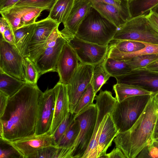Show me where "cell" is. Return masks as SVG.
<instances>
[{
  "mask_svg": "<svg viewBox=\"0 0 158 158\" xmlns=\"http://www.w3.org/2000/svg\"><path fill=\"white\" fill-rule=\"evenodd\" d=\"M43 93L37 85L26 83L9 97L0 117L4 129L2 139L10 142L35 135L38 105Z\"/></svg>",
  "mask_w": 158,
  "mask_h": 158,
  "instance_id": "cell-1",
  "label": "cell"
},
{
  "mask_svg": "<svg viewBox=\"0 0 158 158\" xmlns=\"http://www.w3.org/2000/svg\"><path fill=\"white\" fill-rule=\"evenodd\" d=\"M158 117V103L152 94L143 111L128 130L119 133L113 140L125 158H136L144 148L153 145Z\"/></svg>",
  "mask_w": 158,
  "mask_h": 158,
  "instance_id": "cell-2",
  "label": "cell"
},
{
  "mask_svg": "<svg viewBox=\"0 0 158 158\" xmlns=\"http://www.w3.org/2000/svg\"><path fill=\"white\" fill-rule=\"evenodd\" d=\"M118 29L92 6L75 36L89 42L109 45Z\"/></svg>",
  "mask_w": 158,
  "mask_h": 158,
  "instance_id": "cell-3",
  "label": "cell"
},
{
  "mask_svg": "<svg viewBox=\"0 0 158 158\" xmlns=\"http://www.w3.org/2000/svg\"><path fill=\"white\" fill-rule=\"evenodd\" d=\"M151 94L130 97L120 102H116L110 115L119 133L128 130L132 126L144 109Z\"/></svg>",
  "mask_w": 158,
  "mask_h": 158,
  "instance_id": "cell-4",
  "label": "cell"
},
{
  "mask_svg": "<svg viewBox=\"0 0 158 158\" xmlns=\"http://www.w3.org/2000/svg\"><path fill=\"white\" fill-rule=\"evenodd\" d=\"M135 40L158 45V31L146 15L131 18L118 29L112 40Z\"/></svg>",
  "mask_w": 158,
  "mask_h": 158,
  "instance_id": "cell-5",
  "label": "cell"
},
{
  "mask_svg": "<svg viewBox=\"0 0 158 158\" xmlns=\"http://www.w3.org/2000/svg\"><path fill=\"white\" fill-rule=\"evenodd\" d=\"M98 114L96 104L89 105L77 114L74 118L79 122L80 129L73 147L66 149L67 158H82L91 139Z\"/></svg>",
  "mask_w": 158,
  "mask_h": 158,
  "instance_id": "cell-6",
  "label": "cell"
},
{
  "mask_svg": "<svg viewBox=\"0 0 158 158\" xmlns=\"http://www.w3.org/2000/svg\"><path fill=\"white\" fill-rule=\"evenodd\" d=\"M68 33L63 29L56 27L48 39V44L44 52L33 62L40 76L51 72H56L57 61L64 44L67 41Z\"/></svg>",
  "mask_w": 158,
  "mask_h": 158,
  "instance_id": "cell-7",
  "label": "cell"
},
{
  "mask_svg": "<svg viewBox=\"0 0 158 158\" xmlns=\"http://www.w3.org/2000/svg\"><path fill=\"white\" fill-rule=\"evenodd\" d=\"M94 99L98 114L94 130L90 143L82 158H97L98 139L104 124L110 113L112 112L117 101L111 92L100 89Z\"/></svg>",
  "mask_w": 158,
  "mask_h": 158,
  "instance_id": "cell-8",
  "label": "cell"
},
{
  "mask_svg": "<svg viewBox=\"0 0 158 158\" xmlns=\"http://www.w3.org/2000/svg\"><path fill=\"white\" fill-rule=\"evenodd\" d=\"M24 57L16 45L0 40V70L20 80L25 81Z\"/></svg>",
  "mask_w": 158,
  "mask_h": 158,
  "instance_id": "cell-9",
  "label": "cell"
},
{
  "mask_svg": "<svg viewBox=\"0 0 158 158\" xmlns=\"http://www.w3.org/2000/svg\"><path fill=\"white\" fill-rule=\"evenodd\" d=\"M69 44L76 52L79 62L95 66L102 63L107 57L109 45H101L81 40L75 36L69 37Z\"/></svg>",
  "mask_w": 158,
  "mask_h": 158,
  "instance_id": "cell-10",
  "label": "cell"
},
{
  "mask_svg": "<svg viewBox=\"0 0 158 158\" xmlns=\"http://www.w3.org/2000/svg\"><path fill=\"white\" fill-rule=\"evenodd\" d=\"M94 67L80 62L77 70L67 85L70 112L73 113L80 98L91 82Z\"/></svg>",
  "mask_w": 158,
  "mask_h": 158,
  "instance_id": "cell-11",
  "label": "cell"
},
{
  "mask_svg": "<svg viewBox=\"0 0 158 158\" xmlns=\"http://www.w3.org/2000/svg\"><path fill=\"white\" fill-rule=\"evenodd\" d=\"M56 98L53 88L48 89L43 93L38 105L35 135L49 134L53 119Z\"/></svg>",
  "mask_w": 158,
  "mask_h": 158,
  "instance_id": "cell-12",
  "label": "cell"
},
{
  "mask_svg": "<svg viewBox=\"0 0 158 158\" xmlns=\"http://www.w3.org/2000/svg\"><path fill=\"white\" fill-rule=\"evenodd\" d=\"M115 78L117 83L137 86L153 94L158 92V72L145 68L132 70Z\"/></svg>",
  "mask_w": 158,
  "mask_h": 158,
  "instance_id": "cell-13",
  "label": "cell"
},
{
  "mask_svg": "<svg viewBox=\"0 0 158 158\" xmlns=\"http://www.w3.org/2000/svg\"><path fill=\"white\" fill-rule=\"evenodd\" d=\"M8 142L18 151L23 158H29L39 150L47 146L57 147L53 136L49 133L35 135Z\"/></svg>",
  "mask_w": 158,
  "mask_h": 158,
  "instance_id": "cell-14",
  "label": "cell"
},
{
  "mask_svg": "<svg viewBox=\"0 0 158 158\" xmlns=\"http://www.w3.org/2000/svg\"><path fill=\"white\" fill-rule=\"evenodd\" d=\"M80 63L76 52L67 41L63 47L57 62L56 72L59 77L58 82L67 85Z\"/></svg>",
  "mask_w": 158,
  "mask_h": 158,
  "instance_id": "cell-15",
  "label": "cell"
},
{
  "mask_svg": "<svg viewBox=\"0 0 158 158\" xmlns=\"http://www.w3.org/2000/svg\"><path fill=\"white\" fill-rule=\"evenodd\" d=\"M53 88L56 98L53 119L49 132L51 135L70 112L67 85L58 82Z\"/></svg>",
  "mask_w": 158,
  "mask_h": 158,
  "instance_id": "cell-16",
  "label": "cell"
},
{
  "mask_svg": "<svg viewBox=\"0 0 158 158\" xmlns=\"http://www.w3.org/2000/svg\"><path fill=\"white\" fill-rule=\"evenodd\" d=\"M92 6L90 0H75L73 8L63 24L69 33L75 36Z\"/></svg>",
  "mask_w": 158,
  "mask_h": 158,
  "instance_id": "cell-17",
  "label": "cell"
},
{
  "mask_svg": "<svg viewBox=\"0 0 158 158\" xmlns=\"http://www.w3.org/2000/svg\"><path fill=\"white\" fill-rule=\"evenodd\" d=\"M110 113L100 135L97 147V158H107L106 151L119 133Z\"/></svg>",
  "mask_w": 158,
  "mask_h": 158,
  "instance_id": "cell-18",
  "label": "cell"
},
{
  "mask_svg": "<svg viewBox=\"0 0 158 158\" xmlns=\"http://www.w3.org/2000/svg\"><path fill=\"white\" fill-rule=\"evenodd\" d=\"M60 23L48 16L36 22V26L32 36L28 43L29 49L46 41L54 29Z\"/></svg>",
  "mask_w": 158,
  "mask_h": 158,
  "instance_id": "cell-19",
  "label": "cell"
},
{
  "mask_svg": "<svg viewBox=\"0 0 158 158\" xmlns=\"http://www.w3.org/2000/svg\"><path fill=\"white\" fill-rule=\"evenodd\" d=\"M92 7L119 29L126 21L120 11L111 5L102 2L92 3Z\"/></svg>",
  "mask_w": 158,
  "mask_h": 158,
  "instance_id": "cell-20",
  "label": "cell"
},
{
  "mask_svg": "<svg viewBox=\"0 0 158 158\" xmlns=\"http://www.w3.org/2000/svg\"><path fill=\"white\" fill-rule=\"evenodd\" d=\"M35 26L36 22L23 26L13 31L15 45L24 57L27 56L28 45L33 35Z\"/></svg>",
  "mask_w": 158,
  "mask_h": 158,
  "instance_id": "cell-21",
  "label": "cell"
},
{
  "mask_svg": "<svg viewBox=\"0 0 158 158\" xmlns=\"http://www.w3.org/2000/svg\"><path fill=\"white\" fill-rule=\"evenodd\" d=\"M75 0H56L48 16L60 24L65 22L73 6Z\"/></svg>",
  "mask_w": 158,
  "mask_h": 158,
  "instance_id": "cell-22",
  "label": "cell"
},
{
  "mask_svg": "<svg viewBox=\"0 0 158 158\" xmlns=\"http://www.w3.org/2000/svg\"><path fill=\"white\" fill-rule=\"evenodd\" d=\"M26 83L0 70V92L9 97L17 93Z\"/></svg>",
  "mask_w": 158,
  "mask_h": 158,
  "instance_id": "cell-23",
  "label": "cell"
},
{
  "mask_svg": "<svg viewBox=\"0 0 158 158\" xmlns=\"http://www.w3.org/2000/svg\"><path fill=\"white\" fill-rule=\"evenodd\" d=\"M113 89L119 102L130 97L153 94L139 86L124 83H117L113 85Z\"/></svg>",
  "mask_w": 158,
  "mask_h": 158,
  "instance_id": "cell-24",
  "label": "cell"
},
{
  "mask_svg": "<svg viewBox=\"0 0 158 158\" xmlns=\"http://www.w3.org/2000/svg\"><path fill=\"white\" fill-rule=\"evenodd\" d=\"M102 64L107 72L115 78L126 74L132 70L125 61L111 57H106Z\"/></svg>",
  "mask_w": 158,
  "mask_h": 158,
  "instance_id": "cell-25",
  "label": "cell"
},
{
  "mask_svg": "<svg viewBox=\"0 0 158 158\" xmlns=\"http://www.w3.org/2000/svg\"><path fill=\"white\" fill-rule=\"evenodd\" d=\"M145 43L146 45L145 48L137 52L131 53H122L108 48L107 57L118 60L126 61L137 56L158 54V45Z\"/></svg>",
  "mask_w": 158,
  "mask_h": 158,
  "instance_id": "cell-26",
  "label": "cell"
},
{
  "mask_svg": "<svg viewBox=\"0 0 158 158\" xmlns=\"http://www.w3.org/2000/svg\"><path fill=\"white\" fill-rule=\"evenodd\" d=\"M27 6H13L0 10V13L8 22L13 32L22 27V17L27 9Z\"/></svg>",
  "mask_w": 158,
  "mask_h": 158,
  "instance_id": "cell-27",
  "label": "cell"
},
{
  "mask_svg": "<svg viewBox=\"0 0 158 158\" xmlns=\"http://www.w3.org/2000/svg\"><path fill=\"white\" fill-rule=\"evenodd\" d=\"M128 4L132 18L147 14L158 5V0H129Z\"/></svg>",
  "mask_w": 158,
  "mask_h": 158,
  "instance_id": "cell-28",
  "label": "cell"
},
{
  "mask_svg": "<svg viewBox=\"0 0 158 158\" xmlns=\"http://www.w3.org/2000/svg\"><path fill=\"white\" fill-rule=\"evenodd\" d=\"M110 43L109 49L124 53L137 52L146 46L144 43L132 40H112Z\"/></svg>",
  "mask_w": 158,
  "mask_h": 158,
  "instance_id": "cell-29",
  "label": "cell"
},
{
  "mask_svg": "<svg viewBox=\"0 0 158 158\" xmlns=\"http://www.w3.org/2000/svg\"><path fill=\"white\" fill-rule=\"evenodd\" d=\"M80 129V123L74 118L73 121L57 144V147L67 149L71 148L75 143Z\"/></svg>",
  "mask_w": 158,
  "mask_h": 158,
  "instance_id": "cell-30",
  "label": "cell"
},
{
  "mask_svg": "<svg viewBox=\"0 0 158 158\" xmlns=\"http://www.w3.org/2000/svg\"><path fill=\"white\" fill-rule=\"evenodd\" d=\"M110 77L104 68L102 62L94 66L91 83L96 95Z\"/></svg>",
  "mask_w": 158,
  "mask_h": 158,
  "instance_id": "cell-31",
  "label": "cell"
},
{
  "mask_svg": "<svg viewBox=\"0 0 158 158\" xmlns=\"http://www.w3.org/2000/svg\"><path fill=\"white\" fill-rule=\"evenodd\" d=\"M24 69L26 82L37 85L40 76L39 72L34 62L27 56L24 57Z\"/></svg>",
  "mask_w": 158,
  "mask_h": 158,
  "instance_id": "cell-32",
  "label": "cell"
},
{
  "mask_svg": "<svg viewBox=\"0 0 158 158\" xmlns=\"http://www.w3.org/2000/svg\"><path fill=\"white\" fill-rule=\"evenodd\" d=\"M96 95L91 82L80 98L73 113L77 114L88 106L93 104Z\"/></svg>",
  "mask_w": 158,
  "mask_h": 158,
  "instance_id": "cell-33",
  "label": "cell"
},
{
  "mask_svg": "<svg viewBox=\"0 0 158 158\" xmlns=\"http://www.w3.org/2000/svg\"><path fill=\"white\" fill-rule=\"evenodd\" d=\"M157 59L158 54H153L136 56L125 61L133 70L143 68Z\"/></svg>",
  "mask_w": 158,
  "mask_h": 158,
  "instance_id": "cell-34",
  "label": "cell"
},
{
  "mask_svg": "<svg viewBox=\"0 0 158 158\" xmlns=\"http://www.w3.org/2000/svg\"><path fill=\"white\" fill-rule=\"evenodd\" d=\"M92 3L102 2L113 6L120 12L126 21L131 18L129 9L128 1L127 0H90Z\"/></svg>",
  "mask_w": 158,
  "mask_h": 158,
  "instance_id": "cell-35",
  "label": "cell"
},
{
  "mask_svg": "<svg viewBox=\"0 0 158 158\" xmlns=\"http://www.w3.org/2000/svg\"><path fill=\"white\" fill-rule=\"evenodd\" d=\"M45 10H46L45 8L28 6L21 19L22 27L35 23L36 19L41 12Z\"/></svg>",
  "mask_w": 158,
  "mask_h": 158,
  "instance_id": "cell-36",
  "label": "cell"
},
{
  "mask_svg": "<svg viewBox=\"0 0 158 158\" xmlns=\"http://www.w3.org/2000/svg\"><path fill=\"white\" fill-rule=\"evenodd\" d=\"M0 158H23L8 141L0 138Z\"/></svg>",
  "mask_w": 158,
  "mask_h": 158,
  "instance_id": "cell-37",
  "label": "cell"
},
{
  "mask_svg": "<svg viewBox=\"0 0 158 158\" xmlns=\"http://www.w3.org/2000/svg\"><path fill=\"white\" fill-rule=\"evenodd\" d=\"M56 0H21L13 6H27L50 10Z\"/></svg>",
  "mask_w": 158,
  "mask_h": 158,
  "instance_id": "cell-38",
  "label": "cell"
},
{
  "mask_svg": "<svg viewBox=\"0 0 158 158\" xmlns=\"http://www.w3.org/2000/svg\"><path fill=\"white\" fill-rule=\"evenodd\" d=\"M75 115V114L69 112L52 135L57 145L73 121Z\"/></svg>",
  "mask_w": 158,
  "mask_h": 158,
  "instance_id": "cell-39",
  "label": "cell"
},
{
  "mask_svg": "<svg viewBox=\"0 0 158 158\" xmlns=\"http://www.w3.org/2000/svg\"><path fill=\"white\" fill-rule=\"evenodd\" d=\"M58 152V147L48 146L39 150L29 158H57Z\"/></svg>",
  "mask_w": 158,
  "mask_h": 158,
  "instance_id": "cell-40",
  "label": "cell"
},
{
  "mask_svg": "<svg viewBox=\"0 0 158 158\" xmlns=\"http://www.w3.org/2000/svg\"><path fill=\"white\" fill-rule=\"evenodd\" d=\"M1 36L7 42L15 45L13 32L9 24L2 35Z\"/></svg>",
  "mask_w": 158,
  "mask_h": 158,
  "instance_id": "cell-41",
  "label": "cell"
},
{
  "mask_svg": "<svg viewBox=\"0 0 158 158\" xmlns=\"http://www.w3.org/2000/svg\"><path fill=\"white\" fill-rule=\"evenodd\" d=\"M9 97L0 92V117L3 115L7 105Z\"/></svg>",
  "mask_w": 158,
  "mask_h": 158,
  "instance_id": "cell-42",
  "label": "cell"
},
{
  "mask_svg": "<svg viewBox=\"0 0 158 158\" xmlns=\"http://www.w3.org/2000/svg\"><path fill=\"white\" fill-rule=\"evenodd\" d=\"M21 0H0V10L13 7Z\"/></svg>",
  "mask_w": 158,
  "mask_h": 158,
  "instance_id": "cell-43",
  "label": "cell"
},
{
  "mask_svg": "<svg viewBox=\"0 0 158 158\" xmlns=\"http://www.w3.org/2000/svg\"><path fill=\"white\" fill-rule=\"evenodd\" d=\"M146 15L153 26L158 31V15L151 10Z\"/></svg>",
  "mask_w": 158,
  "mask_h": 158,
  "instance_id": "cell-44",
  "label": "cell"
},
{
  "mask_svg": "<svg viewBox=\"0 0 158 158\" xmlns=\"http://www.w3.org/2000/svg\"><path fill=\"white\" fill-rule=\"evenodd\" d=\"M107 158H125L124 154L118 147H115L111 151L106 153Z\"/></svg>",
  "mask_w": 158,
  "mask_h": 158,
  "instance_id": "cell-45",
  "label": "cell"
},
{
  "mask_svg": "<svg viewBox=\"0 0 158 158\" xmlns=\"http://www.w3.org/2000/svg\"><path fill=\"white\" fill-rule=\"evenodd\" d=\"M149 155L150 158H158V148L153 144L149 147Z\"/></svg>",
  "mask_w": 158,
  "mask_h": 158,
  "instance_id": "cell-46",
  "label": "cell"
},
{
  "mask_svg": "<svg viewBox=\"0 0 158 158\" xmlns=\"http://www.w3.org/2000/svg\"><path fill=\"white\" fill-rule=\"evenodd\" d=\"M9 23L7 21L2 17L0 18V32L1 35H3Z\"/></svg>",
  "mask_w": 158,
  "mask_h": 158,
  "instance_id": "cell-47",
  "label": "cell"
},
{
  "mask_svg": "<svg viewBox=\"0 0 158 158\" xmlns=\"http://www.w3.org/2000/svg\"><path fill=\"white\" fill-rule=\"evenodd\" d=\"M148 69L158 72V59L148 64L145 67Z\"/></svg>",
  "mask_w": 158,
  "mask_h": 158,
  "instance_id": "cell-48",
  "label": "cell"
},
{
  "mask_svg": "<svg viewBox=\"0 0 158 158\" xmlns=\"http://www.w3.org/2000/svg\"><path fill=\"white\" fill-rule=\"evenodd\" d=\"M4 135V129L2 123L0 122V138L3 139Z\"/></svg>",
  "mask_w": 158,
  "mask_h": 158,
  "instance_id": "cell-49",
  "label": "cell"
},
{
  "mask_svg": "<svg viewBox=\"0 0 158 158\" xmlns=\"http://www.w3.org/2000/svg\"><path fill=\"white\" fill-rule=\"evenodd\" d=\"M151 10L158 15V5Z\"/></svg>",
  "mask_w": 158,
  "mask_h": 158,
  "instance_id": "cell-50",
  "label": "cell"
},
{
  "mask_svg": "<svg viewBox=\"0 0 158 158\" xmlns=\"http://www.w3.org/2000/svg\"><path fill=\"white\" fill-rule=\"evenodd\" d=\"M157 133H158V117L155 126L154 135Z\"/></svg>",
  "mask_w": 158,
  "mask_h": 158,
  "instance_id": "cell-51",
  "label": "cell"
},
{
  "mask_svg": "<svg viewBox=\"0 0 158 158\" xmlns=\"http://www.w3.org/2000/svg\"><path fill=\"white\" fill-rule=\"evenodd\" d=\"M153 144L158 148V142L154 141Z\"/></svg>",
  "mask_w": 158,
  "mask_h": 158,
  "instance_id": "cell-52",
  "label": "cell"
},
{
  "mask_svg": "<svg viewBox=\"0 0 158 158\" xmlns=\"http://www.w3.org/2000/svg\"><path fill=\"white\" fill-rule=\"evenodd\" d=\"M155 94V96L156 98V99L157 100V102L158 103V92L156 93Z\"/></svg>",
  "mask_w": 158,
  "mask_h": 158,
  "instance_id": "cell-53",
  "label": "cell"
},
{
  "mask_svg": "<svg viewBox=\"0 0 158 158\" xmlns=\"http://www.w3.org/2000/svg\"><path fill=\"white\" fill-rule=\"evenodd\" d=\"M154 139L158 138V133H156L154 135Z\"/></svg>",
  "mask_w": 158,
  "mask_h": 158,
  "instance_id": "cell-54",
  "label": "cell"
},
{
  "mask_svg": "<svg viewBox=\"0 0 158 158\" xmlns=\"http://www.w3.org/2000/svg\"><path fill=\"white\" fill-rule=\"evenodd\" d=\"M154 141H156L158 142V138L154 139Z\"/></svg>",
  "mask_w": 158,
  "mask_h": 158,
  "instance_id": "cell-55",
  "label": "cell"
},
{
  "mask_svg": "<svg viewBox=\"0 0 158 158\" xmlns=\"http://www.w3.org/2000/svg\"><path fill=\"white\" fill-rule=\"evenodd\" d=\"M127 0L129 1V0Z\"/></svg>",
  "mask_w": 158,
  "mask_h": 158,
  "instance_id": "cell-56",
  "label": "cell"
}]
</instances>
